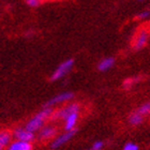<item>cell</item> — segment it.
Listing matches in <instances>:
<instances>
[{"label": "cell", "mask_w": 150, "mask_h": 150, "mask_svg": "<svg viewBox=\"0 0 150 150\" xmlns=\"http://www.w3.org/2000/svg\"><path fill=\"white\" fill-rule=\"evenodd\" d=\"M32 149H33V146H32L31 143L15 139L14 142L10 143L6 150H32Z\"/></svg>", "instance_id": "9c48e42d"}, {"label": "cell", "mask_w": 150, "mask_h": 150, "mask_svg": "<svg viewBox=\"0 0 150 150\" xmlns=\"http://www.w3.org/2000/svg\"><path fill=\"white\" fill-rule=\"evenodd\" d=\"M123 150H139V147L135 143H127L123 147Z\"/></svg>", "instance_id": "2e32d148"}, {"label": "cell", "mask_w": 150, "mask_h": 150, "mask_svg": "<svg viewBox=\"0 0 150 150\" xmlns=\"http://www.w3.org/2000/svg\"><path fill=\"white\" fill-rule=\"evenodd\" d=\"M150 16V11L148 10H145V11H142L141 13H138L137 15L135 16V18L137 21H143V19H147Z\"/></svg>", "instance_id": "9a60e30c"}, {"label": "cell", "mask_w": 150, "mask_h": 150, "mask_svg": "<svg viewBox=\"0 0 150 150\" xmlns=\"http://www.w3.org/2000/svg\"><path fill=\"white\" fill-rule=\"evenodd\" d=\"M149 35L150 31L148 29L143 28L142 30L136 33V35L134 37V40H133V50H143L148 43V40H149Z\"/></svg>", "instance_id": "277c9868"}, {"label": "cell", "mask_w": 150, "mask_h": 150, "mask_svg": "<svg viewBox=\"0 0 150 150\" xmlns=\"http://www.w3.org/2000/svg\"><path fill=\"white\" fill-rule=\"evenodd\" d=\"M41 0H27V3H28L29 6H32V8H35L40 4Z\"/></svg>", "instance_id": "ac0fdd59"}, {"label": "cell", "mask_w": 150, "mask_h": 150, "mask_svg": "<svg viewBox=\"0 0 150 150\" xmlns=\"http://www.w3.org/2000/svg\"><path fill=\"white\" fill-rule=\"evenodd\" d=\"M136 110H137L138 112H141L143 116L150 115V101H149V102H146V103H144L143 105H141V106L138 107Z\"/></svg>", "instance_id": "5bb4252c"}, {"label": "cell", "mask_w": 150, "mask_h": 150, "mask_svg": "<svg viewBox=\"0 0 150 150\" xmlns=\"http://www.w3.org/2000/svg\"><path fill=\"white\" fill-rule=\"evenodd\" d=\"M78 118H79V112H73V114L68 116L64 119V130L66 131L74 130L76 125H77Z\"/></svg>", "instance_id": "30bf717a"}, {"label": "cell", "mask_w": 150, "mask_h": 150, "mask_svg": "<svg viewBox=\"0 0 150 150\" xmlns=\"http://www.w3.org/2000/svg\"><path fill=\"white\" fill-rule=\"evenodd\" d=\"M81 110V105L78 103H70L66 106H63L62 108L60 110H54L53 114L50 116V119L52 120H57V119H64L68 117L69 115L73 114V112H79Z\"/></svg>", "instance_id": "7a4b0ae2"}, {"label": "cell", "mask_w": 150, "mask_h": 150, "mask_svg": "<svg viewBox=\"0 0 150 150\" xmlns=\"http://www.w3.org/2000/svg\"><path fill=\"white\" fill-rule=\"evenodd\" d=\"M3 148H4V147H2V146L0 145V150H3Z\"/></svg>", "instance_id": "d6986e66"}, {"label": "cell", "mask_w": 150, "mask_h": 150, "mask_svg": "<svg viewBox=\"0 0 150 150\" xmlns=\"http://www.w3.org/2000/svg\"><path fill=\"white\" fill-rule=\"evenodd\" d=\"M73 67H74V60L73 59H68L66 61H63L62 63H60L59 66L57 67V69L53 72V74L50 76V81H55L64 77L72 70Z\"/></svg>", "instance_id": "3957f363"}, {"label": "cell", "mask_w": 150, "mask_h": 150, "mask_svg": "<svg viewBox=\"0 0 150 150\" xmlns=\"http://www.w3.org/2000/svg\"><path fill=\"white\" fill-rule=\"evenodd\" d=\"M77 133V130L74 129V130H71V131H66L63 134H60L59 136L55 137V139L52 143V148L53 149H57V148H60L61 146H63L64 144H67L69 141H71L74 135Z\"/></svg>", "instance_id": "5b68a950"}, {"label": "cell", "mask_w": 150, "mask_h": 150, "mask_svg": "<svg viewBox=\"0 0 150 150\" xmlns=\"http://www.w3.org/2000/svg\"><path fill=\"white\" fill-rule=\"evenodd\" d=\"M73 98H74V93H73V92H63V93H60V94H58V96H56V97H54L53 99H50V100L44 105V107H53L54 105H56V104L71 101Z\"/></svg>", "instance_id": "52a82bcc"}, {"label": "cell", "mask_w": 150, "mask_h": 150, "mask_svg": "<svg viewBox=\"0 0 150 150\" xmlns=\"http://www.w3.org/2000/svg\"><path fill=\"white\" fill-rule=\"evenodd\" d=\"M104 147V143L102 141H98L96 142L93 145H92V147H91L90 150H102Z\"/></svg>", "instance_id": "e0dca14e"}, {"label": "cell", "mask_w": 150, "mask_h": 150, "mask_svg": "<svg viewBox=\"0 0 150 150\" xmlns=\"http://www.w3.org/2000/svg\"><path fill=\"white\" fill-rule=\"evenodd\" d=\"M138 1H144V0H138Z\"/></svg>", "instance_id": "ffe728a7"}, {"label": "cell", "mask_w": 150, "mask_h": 150, "mask_svg": "<svg viewBox=\"0 0 150 150\" xmlns=\"http://www.w3.org/2000/svg\"><path fill=\"white\" fill-rule=\"evenodd\" d=\"M12 134H13V137L15 138V139H17V141L32 143V141L35 139V133H33V132H30L26 128L15 129Z\"/></svg>", "instance_id": "8992f818"}, {"label": "cell", "mask_w": 150, "mask_h": 150, "mask_svg": "<svg viewBox=\"0 0 150 150\" xmlns=\"http://www.w3.org/2000/svg\"><path fill=\"white\" fill-rule=\"evenodd\" d=\"M144 117L141 114V112H138L137 110H133L132 112H130V115L128 117V122L130 123L131 125L133 127H137V125H142L143 122H144Z\"/></svg>", "instance_id": "8fae6325"}, {"label": "cell", "mask_w": 150, "mask_h": 150, "mask_svg": "<svg viewBox=\"0 0 150 150\" xmlns=\"http://www.w3.org/2000/svg\"><path fill=\"white\" fill-rule=\"evenodd\" d=\"M115 64V59L112 57H107V58H104L103 60H101L99 64H98V69L101 72H106L110 69H112Z\"/></svg>", "instance_id": "7c38bea8"}, {"label": "cell", "mask_w": 150, "mask_h": 150, "mask_svg": "<svg viewBox=\"0 0 150 150\" xmlns=\"http://www.w3.org/2000/svg\"><path fill=\"white\" fill-rule=\"evenodd\" d=\"M54 108L53 107H44L43 110L39 112L37 115H35L27 123H26L25 128L29 130L30 132H39L41 129L43 128L47 119L50 118V116L53 114Z\"/></svg>", "instance_id": "6da1fadb"}, {"label": "cell", "mask_w": 150, "mask_h": 150, "mask_svg": "<svg viewBox=\"0 0 150 150\" xmlns=\"http://www.w3.org/2000/svg\"><path fill=\"white\" fill-rule=\"evenodd\" d=\"M12 137H13L12 132L8 131V130L0 131V145H1L2 147L9 146L11 141H12Z\"/></svg>", "instance_id": "4fadbf2b"}, {"label": "cell", "mask_w": 150, "mask_h": 150, "mask_svg": "<svg viewBox=\"0 0 150 150\" xmlns=\"http://www.w3.org/2000/svg\"><path fill=\"white\" fill-rule=\"evenodd\" d=\"M39 132V138L41 141H50L52 138L56 137L57 135V129L52 125H45Z\"/></svg>", "instance_id": "ba28073f"}]
</instances>
